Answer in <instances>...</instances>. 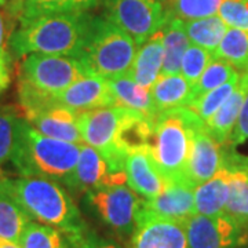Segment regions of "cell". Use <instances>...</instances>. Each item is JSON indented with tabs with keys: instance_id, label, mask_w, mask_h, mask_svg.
Masks as SVG:
<instances>
[{
	"instance_id": "obj_9",
	"label": "cell",
	"mask_w": 248,
	"mask_h": 248,
	"mask_svg": "<svg viewBox=\"0 0 248 248\" xmlns=\"http://www.w3.org/2000/svg\"><path fill=\"white\" fill-rule=\"evenodd\" d=\"M125 108L108 107L86 110L79 113L78 125L83 143L95 148L108 160L125 167V159L115 148L117 127L124 115Z\"/></svg>"
},
{
	"instance_id": "obj_15",
	"label": "cell",
	"mask_w": 248,
	"mask_h": 248,
	"mask_svg": "<svg viewBox=\"0 0 248 248\" xmlns=\"http://www.w3.org/2000/svg\"><path fill=\"white\" fill-rule=\"evenodd\" d=\"M55 102L71 108L78 113L99 108L116 107L108 80L95 75H89L76 80L72 86L62 91Z\"/></svg>"
},
{
	"instance_id": "obj_26",
	"label": "cell",
	"mask_w": 248,
	"mask_h": 248,
	"mask_svg": "<svg viewBox=\"0 0 248 248\" xmlns=\"http://www.w3.org/2000/svg\"><path fill=\"white\" fill-rule=\"evenodd\" d=\"M31 218L11 195L6 178L0 177V237L18 243Z\"/></svg>"
},
{
	"instance_id": "obj_14",
	"label": "cell",
	"mask_w": 248,
	"mask_h": 248,
	"mask_svg": "<svg viewBox=\"0 0 248 248\" xmlns=\"http://www.w3.org/2000/svg\"><path fill=\"white\" fill-rule=\"evenodd\" d=\"M78 117L79 113L73 109L54 102L51 105L25 115V120L36 131L48 138L83 145Z\"/></svg>"
},
{
	"instance_id": "obj_1",
	"label": "cell",
	"mask_w": 248,
	"mask_h": 248,
	"mask_svg": "<svg viewBox=\"0 0 248 248\" xmlns=\"http://www.w3.org/2000/svg\"><path fill=\"white\" fill-rule=\"evenodd\" d=\"M11 195L31 221L48 225L63 232L72 244H80L86 226L76 204L61 184L39 177L6 178Z\"/></svg>"
},
{
	"instance_id": "obj_33",
	"label": "cell",
	"mask_w": 248,
	"mask_h": 248,
	"mask_svg": "<svg viewBox=\"0 0 248 248\" xmlns=\"http://www.w3.org/2000/svg\"><path fill=\"white\" fill-rule=\"evenodd\" d=\"M22 120L10 108L0 109V167L6 161H11L17 148Z\"/></svg>"
},
{
	"instance_id": "obj_3",
	"label": "cell",
	"mask_w": 248,
	"mask_h": 248,
	"mask_svg": "<svg viewBox=\"0 0 248 248\" xmlns=\"http://www.w3.org/2000/svg\"><path fill=\"white\" fill-rule=\"evenodd\" d=\"M89 76L78 57L29 54L21 65L18 95L24 113L51 105L76 80Z\"/></svg>"
},
{
	"instance_id": "obj_11",
	"label": "cell",
	"mask_w": 248,
	"mask_h": 248,
	"mask_svg": "<svg viewBox=\"0 0 248 248\" xmlns=\"http://www.w3.org/2000/svg\"><path fill=\"white\" fill-rule=\"evenodd\" d=\"M120 185H127L125 167L108 160L95 148L83 143L72 189L87 193L90 190Z\"/></svg>"
},
{
	"instance_id": "obj_37",
	"label": "cell",
	"mask_w": 248,
	"mask_h": 248,
	"mask_svg": "<svg viewBox=\"0 0 248 248\" xmlns=\"http://www.w3.org/2000/svg\"><path fill=\"white\" fill-rule=\"evenodd\" d=\"M218 16L229 28L248 32V0H223Z\"/></svg>"
},
{
	"instance_id": "obj_19",
	"label": "cell",
	"mask_w": 248,
	"mask_h": 248,
	"mask_svg": "<svg viewBox=\"0 0 248 248\" xmlns=\"http://www.w3.org/2000/svg\"><path fill=\"white\" fill-rule=\"evenodd\" d=\"M247 94L248 73H240L237 87L232 93L231 97L226 99V102L208 120L204 122V128L222 146L231 138Z\"/></svg>"
},
{
	"instance_id": "obj_31",
	"label": "cell",
	"mask_w": 248,
	"mask_h": 248,
	"mask_svg": "<svg viewBox=\"0 0 248 248\" xmlns=\"http://www.w3.org/2000/svg\"><path fill=\"white\" fill-rule=\"evenodd\" d=\"M237 73L239 72L236 71L229 62H226L222 58H218V57H213V60L204 69L200 79L197 80V83L192 87V102L196 101L197 98L203 97L208 91L217 89L223 83L229 81Z\"/></svg>"
},
{
	"instance_id": "obj_16",
	"label": "cell",
	"mask_w": 248,
	"mask_h": 248,
	"mask_svg": "<svg viewBox=\"0 0 248 248\" xmlns=\"http://www.w3.org/2000/svg\"><path fill=\"white\" fill-rule=\"evenodd\" d=\"M127 185L143 200H151L159 196L170 184L155 161L149 151L131 153L125 159Z\"/></svg>"
},
{
	"instance_id": "obj_20",
	"label": "cell",
	"mask_w": 248,
	"mask_h": 248,
	"mask_svg": "<svg viewBox=\"0 0 248 248\" xmlns=\"http://www.w3.org/2000/svg\"><path fill=\"white\" fill-rule=\"evenodd\" d=\"M231 167L222 164L219 171L211 179L196 186L193 190L196 214L207 217L225 214V208L231 193Z\"/></svg>"
},
{
	"instance_id": "obj_2",
	"label": "cell",
	"mask_w": 248,
	"mask_h": 248,
	"mask_svg": "<svg viewBox=\"0 0 248 248\" xmlns=\"http://www.w3.org/2000/svg\"><path fill=\"white\" fill-rule=\"evenodd\" d=\"M91 17L89 13H72L22 22L10 35L9 50L16 57L29 54L79 57Z\"/></svg>"
},
{
	"instance_id": "obj_10",
	"label": "cell",
	"mask_w": 248,
	"mask_h": 248,
	"mask_svg": "<svg viewBox=\"0 0 248 248\" xmlns=\"http://www.w3.org/2000/svg\"><path fill=\"white\" fill-rule=\"evenodd\" d=\"M189 248H239L247 246L243 232L226 214H195L185 222Z\"/></svg>"
},
{
	"instance_id": "obj_30",
	"label": "cell",
	"mask_w": 248,
	"mask_h": 248,
	"mask_svg": "<svg viewBox=\"0 0 248 248\" xmlns=\"http://www.w3.org/2000/svg\"><path fill=\"white\" fill-rule=\"evenodd\" d=\"M72 241L57 228L31 221L24 229L18 244L22 248H69Z\"/></svg>"
},
{
	"instance_id": "obj_35",
	"label": "cell",
	"mask_w": 248,
	"mask_h": 248,
	"mask_svg": "<svg viewBox=\"0 0 248 248\" xmlns=\"http://www.w3.org/2000/svg\"><path fill=\"white\" fill-rule=\"evenodd\" d=\"M223 160L248 163V94L229 141L223 146Z\"/></svg>"
},
{
	"instance_id": "obj_43",
	"label": "cell",
	"mask_w": 248,
	"mask_h": 248,
	"mask_svg": "<svg viewBox=\"0 0 248 248\" xmlns=\"http://www.w3.org/2000/svg\"><path fill=\"white\" fill-rule=\"evenodd\" d=\"M156 1H160V3H163V4H164V3H166L167 0H156Z\"/></svg>"
},
{
	"instance_id": "obj_39",
	"label": "cell",
	"mask_w": 248,
	"mask_h": 248,
	"mask_svg": "<svg viewBox=\"0 0 248 248\" xmlns=\"http://www.w3.org/2000/svg\"><path fill=\"white\" fill-rule=\"evenodd\" d=\"M79 248H119L116 244L107 241V240H102L94 236V234H90V236H84V239L81 240V243L79 244Z\"/></svg>"
},
{
	"instance_id": "obj_27",
	"label": "cell",
	"mask_w": 248,
	"mask_h": 248,
	"mask_svg": "<svg viewBox=\"0 0 248 248\" xmlns=\"http://www.w3.org/2000/svg\"><path fill=\"white\" fill-rule=\"evenodd\" d=\"M98 4L99 0H25L18 19L22 24L46 16L89 13Z\"/></svg>"
},
{
	"instance_id": "obj_41",
	"label": "cell",
	"mask_w": 248,
	"mask_h": 248,
	"mask_svg": "<svg viewBox=\"0 0 248 248\" xmlns=\"http://www.w3.org/2000/svg\"><path fill=\"white\" fill-rule=\"evenodd\" d=\"M10 79V58L0 57V94L9 87Z\"/></svg>"
},
{
	"instance_id": "obj_38",
	"label": "cell",
	"mask_w": 248,
	"mask_h": 248,
	"mask_svg": "<svg viewBox=\"0 0 248 248\" xmlns=\"http://www.w3.org/2000/svg\"><path fill=\"white\" fill-rule=\"evenodd\" d=\"M9 39L10 35H7V22H6V16L4 13L0 11V57L3 58H10L9 51Z\"/></svg>"
},
{
	"instance_id": "obj_42",
	"label": "cell",
	"mask_w": 248,
	"mask_h": 248,
	"mask_svg": "<svg viewBox=\"0 0 248 248\" xmlns=\"http://www.w3.org/2000/svg\"><path fill=\"white\" fill-rule=\"evenodd\" d=\"M0 248H22L18 243L0 237Z\"/></svg>"
},
{
	"instance_id": "obj_25",
	"label": "cell",
	"mask_w": 248,
	"mask_h": 248,
	"mask_svg": "<svg viewBox=\"0 0 248 248\" xmlns=\"http://www.w3.org/2000/svg\"><path fill=\"white\" fill-rule=\"evenodd\" d=\"M163 32V47H164V63L161 75H177L181 73V62L186 48L190 46L186 35L185 22L182 19L169 16Z\"/></svg>"
},
{
	"instance_id": "obj_7",
	"label": "cell",
	"mask_w": 248,
	"mask_h": 248,
	"mask_svg": "<svg viewBox=\"0 0 248 248\" xmlns=\"http://www.w3.org/2000/svg\"><path fill=\"white\" fill-rule=\"evenodd\" d=\"M104 17L122 28L140 47L164 27L169 13L156 0H99Z\"/></svg>"
},
{
	"instance_id": "obj_18",
	"label": "cell",
	"mask_w": 248,
	"mask_h": 248,
	"mask_svg": "<svg viewBox=\"0 0 248 248\" xmlns=\"http://www.w3.org/2000/svg\"><path fill=\"white\" fill-rule=\"evenodd\" d=\"M153 134L155 119L125 109L116 131V151L124 157L135 152L149 151L153 141Z\"/></svg>"
},
{
	"instance_id": "obj_24",
	"label": "cell",
	"mask_w": 248,
	"mask_h": 248,
	"mask_svg": "<svg viewBox=\"0 0 248 248\" xmlns=\"http://www.w3.org/2000/svg\"><path fill=\"white\" fill-rule=\"evenodd\" d=\"M107 80L115 98L116 107L130 109L151 119L157 117L152 102L151 91L140 86L128 73Z\"/></svg>"
},
{
	"instance_id": "obj_32",
	"label": "cell",
	"mask_w": 248,
	"mask_h": 248,
	"mask_svg": "<svg viewBox=\"0 0 248 248\" xmlns=\"http://www.w3.org/2000/svg\"><path fill=\"white\" fill-rule=\"evenodd\" d=\"M223 0H167L166 10L171 17L182 21L217 16Z\"/></svg>"
},
{
	"instance_id": "obj_28",
	"label": "cell",
	"mask_w": 248,
	"mask_h": 248,
	"mask_svg": "<svg viewBox=\"0 0 248 248\" xmlns=\"http://www.w3.org/2000/svg\"><path fill=\"white\" fill-rule=\"evenodd\" d=\"M184 22L190 45L200 46L213 54L217 51L218 46L229 28L218 14L211 17L184 21Z\"/></svg>"
},
{
	"instance_id": "obj_40",
	"label": "cell",
	"mask_w": 248,
	"mask_h": 248,
	"mask_svg": "<svg viewBox=\"0 0 248 248\" xmlns=\"http://www.w3.org/2000/svg\"><path fill=\"white\" fill-rule=\"evenodd\" d=\"M24 1L25 0H0V7L4 9V11L9 14L10 17L19 18Z\"/></svg>"
},
{
	"instance_id": "obj_12",
	"label": "cell",
	"mask_w": 248,
	"mask_h": 248,
	"mask_svg": "<svg viewBox=\"0 0 248 248\" xmlns=\"http://www.w3.org/2000/svg\"><path fill=\"white\" fill-rule=\"evenodd\" d=\"M130 248H189L185 222L157 217L142 205Z\"/></svg>"
},
{
	"instance_id": "obj_23",
	"label": "cell",
	"mask_w": 248,
	"mask_h": 248,
	"mask_svg": "<svg viewBox=\"0 0 248 248\" xmlns=\"http://www.w3.org/2000/svg\"><path fill=\"white\" fill-rule=\"evenodd\" d=\"M232 170L231 193L225 214L231 217L248 241V163L223 160Z\"/></svg>"
},
{
	"instance_id": "obj_36",
	"label": "cell",
	"mask_w": 248,
	"mask_h": 248,
	"mask_svg": "<svg viewBox=\"0 0 248 248\" xmlns=\"http://www.w3.org/2000/svg\"><path fill=\"white\" fill-rule=\"evenodd\" d=\"M214 54L210 53L203 47L190 45L186 48L185 54L181 62V75L187 80V83L193 87L200 76L203 75L204 69L213 60Z\"/></svg>"
},
{
	"instance_id": "obj_21",
	"label": "cell",
	"mask_w": 248,
	"mask_h": 248,
	"mask_svg": "<svg viewBox=\"0 0 248 248\" xmlns=\"http://www.w3.org/2000/svg\"><path fill=\"white\" fill-rule=\"evenodd\" d=\"M164 63V47H163V32L160 29L151 36L145 43L137 48L133 66L128 75L143 89L151 90L155 81L161 75Z\"/></svg>"
},
{
	"instance_id": "obj_44",
	"label": "cell",
	"mask_w": 248,
	"mask_h": 248,
	"mask_svg": "<svg viewBox=\"0 0 248 248\" xmlns=\"http://www.w3.org/2000/svg\"><path fill=\"white\" fill-rule=\"evenodd\" d=\"M239 248H248V246H243V247H239Z\"/></svg>"
},
{
	"instance_id": "obj_6",
	"label": "cell",
	"mask_w": 248,
	"mask_h": 248,
	"mask_svg": "<svg viewBox=\"0 0 248 248\" xmlns=\"http://www.w3.org/2000/svg\"><path fill=\"white\" fill-rule=\"evenodd\" d=\"M138 46L122 28L108 18L91 17L86 42L78 57L89 75L113 79L127 75Z\"/></svg>"
},
{
	"instance_id": "obj_4",
	"label": "cell",
	"mask_w": 248,
	"mask_h": 248,
	"mask_svg": "<svg viewBox=\"0 0 248 248\" xmlns=\"http://www.w3.org/2000/svg\"><path fill=\"white\" fill-rule=\"evenodd\" d=\"M80 151L79 143L48 138L24 119L11 163L22 177L46 178L72 189Z\"/></svg>"
},
{
	"instance_id": "obj_8",
	"label": "cell",
	"mask_w": 248,
	"mask_h": 248,
	"mask_svg": "<svg viewBox=\"0 0 248 248\" xmlns=\"http://www.w3.org/2000/svg\"><path fill=\"white\" fill-rule=\"evenodd\" d=\"M86 202L101 221L123 236L133 234L143 205V199L127 185L90 190Z\"/></svg>"
},
{
	"instance_id": "obj_34",
	"label": "cell",
	"mask_w": 248,
	"mask_h": 248,
	"mask_svg": "<svg viewBox=\"0 0 248 248\" xmlns=\"http://www.w3.org/2000/svg\"><path fill=\"white\" fill-rule=\"evenodd\" d=\"M239 80L240 73H237L229 81L223 83L222 86L217 87V89L208 91L207 94H204L203 97L197 98L187 108L190 110H193L196 115L199 116L203 122L208 120L226 102V99L231 97L232 93L237 87Z\"/></svg>"
},
{
	"instance_id": "obj_5",
	"label": "cell",
	"mask_w": 248,
	"mask_h": 248,
	"mask_svg": "<svg viewBox=\"0 0 248 248\" xmlns=\"http://www.w3.org/2000/svg\"><path fill=\"white\" fill-rule=\"evenodd\" d=\"M204 122L189 108H178L159 113L155 119L152 159L170 182L185 184L193 134Z\"/></svg>"
},
{
	"instance_id": "obj_22",
	"label": "cell",
	"mask_w": 248,
	"mask_h": 248,
	"mask_svg": "<svg viewBox=\"0 0 248 248\" xmlns=\"http://www.w3.org/2000/svg\"><path fill=\"white\" fill-rule=\"evenodd\" d=\"M149 91L157 115L178 108H187L192 102V86L181 73L160 75Z\"/></svg>"
},
{
	"instance_id": "obj_13",
	"label": "cell",
	"mask_w": 248,
	"mask_h": 248,
	"mask_svg": "<svg viewBox=\"0 0 248 248\" xmlns=\"http://www.w3.org/2000/svg\"><path fill=\"white\" fill-rule=\"evenodd\" d=\"M223 164V149L221 143L204 128V124L193 134L192 152L186 167L185 184L195 189L219 171Z\"/></svg>"
},
{
	"instance_id": "obj_17",
	"label": "cell",
	"mask_w": 248,
	"mask_h": 248,
	"mask_svg": "<svg viewBox=\"0 0 248 248\" xmlns=\"http://www.w3.org/2000/svg\"><path fill=\"white\" fill-rule=\"evenodd\" d=\"M193 190L182 182H170L159 196L143 200V210L167 219L186 222L196 214Z\"/></svg>"
},
{
	"instance_id": "obj_29",
	"label": "cell",
	"mask_w": 248,
	"mask_h": 248,
	"mask_svg": "<svg viewBox=\"0 0 248 248\" xmlns=\"http://www.w3.org/2000/svg\"><path fill=\"white\" fill-rule=\"evenodd\" d=\"M214 57L229 62L239 73H248V32L228 28Z\"/></svg>"
}]
</instances>
